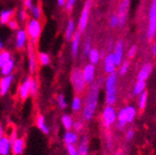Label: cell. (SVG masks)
<instances>
[{
  "label": "cell",
  "mask_w": 156,
  "mask_h": 155,
  "mask_svg": "<svg viewBox=\"0 0 156 155\" xmlns=\"http://www.w3.org/2000/svg\"><path fill=\"white\" fill-rule=\"evenodd\" d=\"M155 132H156V125H155Z\"/></svg>",
  "instance_id": "11a10c76"
},
{
  "label": "cell",
  "mask_w": 156,
  "mask_h": 155,
  "mask_svg": "<svg viewBox=\"0 0 156 155\" xmlns=\"http://www.w3.org/2000/svg\"><path fill=\"white\" fill-rule=\"evenodd\" d=\"M23 5H24V9L27 11H32V9L34 8V2L33 0H23Z\"/></svg>",
  "instance_id": "ee69618b"
},
{
  "label": "cell",
  "mask_w": 156,
  "mask_h": 155,
  "mask_svg": "<svg viewBox=\"0 0 156 155\" xmlns=\"http://www.w3.org/2000/svg\"><path fill=\"white\" fill-rule=\"evenodd\" d=\"M125 137H126L127 141H131L134 137V131L132 130V129H128V130L126 131V136Z\"/></svg>",
  "instance_id": "c3c4849f"
},
{
  "label": "cell",
  "mask_w": 156,
  "mask_h": 155,
  "mask_svg": "<svg viewBox=\"0 0 156 155\" xmlns=\"http://www.w3.org/2000/svg\"><path fill=\"white\" fill-rule=\"evenodd\" d=\"M28 35L26 33V29H17L15 35V48L17 50H23L27 47L28 41Z\"/></svg>",
  "instance_id": "7c38bea8"
},
{
  "label": "cell",
  "mask_w": 156,
  "mask_h": 155,
  "mask_svg": "<svg viewBox=\"0 0 156 155\" xmlns=\"http://www.w3.org/2000/svg\"><path fill=\"white\" fill-rule=\"evenodd\" d=\"M58 7H65L66 3H67V0H56Z\"/></svg>",
  "instance_id": "681fc988"
},
{
  "label": "cell",
  "mask_w": 156,
  "mask_h": 155,
  "mask_svg": "<svg viewBox=\"0 0 156 155\" xmlns=\"http://www.w3.org/2000/svg\"><path fill=\"white\" fill-rule=\"evenodd\" d=\"M92 50V40H91L90 37H88L86 38L85 42H83V56H88L89 53L91 52Z\"/></svg>",
  "instance_id": "836d02e7"
},
{
  "label": "cell",
  "mask_w": 156,
  "mask_h": 155,
  "mask_svg": "<svg viewBox=\"0 0 156 155\" xmlns=\"http://www.w3.org/2000/svg\"><path fill=\"white\" fill-rule=\"evenodd\" d=\"M146 82L144 80H136L133 87V95L134 96H140L143 91H145Z\"/></svg>",
  "instance_id": "f1b7e54d"
},
{
  "label": "cell",
  "mask_w": 156,
  "mask_h": 155,
  "mask_svg": "<svg viewBox=\"0 0 156 155\" xmlns=\"http://www.w3.org/2000/svg\"><path fill=\"white\" fill-rule=\"evenodd\" d=\"M130 1H126V0H122L118 5V19H119V27H124L127 23L128 20V10H129Z\"/></svg>",
  "instance_id": "8fae6325"
},
{
  "label": "cell",
  "mask_w": 156,
  "mask_h": 155,
  "mask_svg": "<svg viewBox=\"0 0 156 155\" xmlns=\"http://www.w3.org/2000/svg\"><path fill=\"white\" fill-rule=\"evenodd\" d=\"M83 75L85 78L86 84L88 85H92L95 80V66L92 63L86 64L83 67Z\"/></svg>",
  "instance_id": "4fadbf2b"
},
{
  "label": "cell",
  "mask_w": 156,
  "mask_h": 155,
  "mask_svg": "<svg viewBox=\"0 0 156 155\" xmlns=\"http://www.w3.org/2000/svg\"><path fill=\"white\" fill-rule=\"evenodd\" d=\"M30 13H32L33 19H37V20L40 19L42 15V10H41V8H40V5H34V8L32 9Z\"/></svg>",
  "instance_id": "d590c367"
},
{
  "label": "cell",
  "mask_w": 156,
  "mask_h": 155,
  "mask_svg": "<svg viewBox=\"0 0 156 155\" xmlns=\"http://www.w3.org/2000/svg\"><path fill=\"white\" fill-rule=\"evenodd\" d=\"M8 137H9V139H10V141H11V142H13V141H14L15 139L19 138V137H17V131H16V129L13 128L12 130H11V132H10V135H9Z\"/></svg>",
  "instance_id": "7dc6e473"
},
{
  "label": "cell",
  "mask_w": 156,
  "mask_h": 155,
  "mask_svg": "<svg viewBox=\"0 0 156 155\" xmlns=\"http://www.w3.org/2000/svg\"><path fill=\"white\" fill-rule=\"evenodd\" d=\"M38 63L41 66H46L50 64V56L46 52H39L38 53Z\"/></svg>",
  "instance_id": "e575fe53"
},
{
  "label": "cell",
  "mask_w": 156,
  "mask_h": 155,
  "mask_svg": "<svg viewBox=\"0 0 156 155\" xmlns=\"http://www.w3.org/2000/svg\"><path fill=\"white\" fill-rule=\"evenodd\" d=\"M80 40H81V33L79 31L76 32L74 35L73 39H72V45H71V54L73 58H76L79 52V46H80Z\"/></svg>",
  "instance_id": "ac0fdd59"
},
{
  "label": "cell",
  "mask_w": 156,
  "mask_h": 155,
  "mask_svg": "<svg viewBox=\"0 0 156 155\" xmlns=\"http://www.w3.org/2000/svg\"><path fill=\"white\" fill-rule=\"evenodd\" d=\"M101 52L98 49L95 48H92V50H91V52L89 53V56H88V59H89V61H90V63L92 64H97L99 63V61H100L101 59Z\"/></svg>",
  "instance_id": "83f0119b"
},
{
  "label": "cell",
  "mask_w": 156,
  "mask_h": 155,
  "mask_svg": "<svg viewBox=\"0 0 156 155\" xmlns=\"http://www.w3.org/2000/svg\"><path fill=\"white\" fill-rule=\"evenodd\" d=\"M15 19H16L20 23H23V24L27 23L29 21L27 10H25V9L19 10V11H17V13H16V17H15Z\"/></svg>",
  "instance_id": "4dcf8cb0"
},
{
  "label": "cell",
  "mask_w": 156,
  "mask_h": 155,
  "mask_svg": "<svg viewBox=\"0 0 156 155\" xmlns=\"http://www.w3.org/2000/svg\"><path fill=\"white\" fill-rule=\"evenodd\" d=\"M147 104V91H143L141 95L139 96L138 99V106L141 111H144Z\"/></svg>",
  "instance_id": "1f68e13d"
},
{
  "label": "cell",
  "mask_w": 156,
  "mask_h": 155,
  "mask_svg": "<svg viewBox=\"0 0 156 155\" xmlns=\"http://www.w3.org/2000/svg\"><path fill=\"white\" fill-rule=\"evenodd\" d=\"M102 79L94 81L88 90L87 96L85 98V102L83 105V118L85 121H90L95 113V110L99 102V96H100V89Z\"/></svg>",
  "instance_id": "6da1fadb"
},
{
  "label": "cell",
  "mask_w": 156,
  "mask_h": 155,
  "mask_svg": "<svg viewBox=\"0 0 156 155\" xmlns=\"http://www.w3.org/2000/svg\"><path fill=\"white\" fill-rule=\"evenodd\" d=\"M66 152L68 155H77V146L75 144H67L66 146Z\"/></svg>",
  "instance_id": "60d3db41"
},
{
  "label": "cell",
  "mask_w": 156,
  "mask_h": 155,
  "mask_svg": "<svg viewBox=\"0 0 156 155\" xmlns=\"http://www.w3.org/2000/svg\"><path fill=\"white\" fill-rule=\"evenodd\" d=\"M111 141H112V139H111V136H107V149H111L112 148V144H111Z\"/></svg>",
  "instance_id": "f5cc1de1"
},
{
  "label": "cell",
  "mask_w": 156,
  "mask_h": 155,
  "mask_svg": "<svg viewBox=\"0 0 156 155\" xmlns=\"http://www.w3.org/2000/svg\"><path fill=\"white\" fill-rule=\"evenodd\" d=\"M25 149L24 138H17L12 142V153L13 155H22Z\"/></svg>",
  "instance_id": "44dd1931"
},
{
  "label": "cell",
  "mask_w": 156,
  "mask_h": 155,
  "mask_svg": "<svg viewBox=\"0 0 156 155\" xmlns=\"http://www.w3.org/2000/svg\"><path fill=\"white\" fill-rule=\"evenodd\" d=\"M136 110L133 105H127L122 107L118 113H117V121L116 127L118 130H122L127 126V124H131L133 119L136 118Z\"/></svg>",
  "instance_id": "3957f363"
},
{
  "label": "cell",
  "mask_w": 156,
  "mask_h": 155,
  "mask_svg": "<svg viewBox=\"0 0 156 155\" xmlns=\"http://www.w3.org/2000/svg\"><path fill=\"white\" fill-rule=\"evenodd\" d=\"M92 5V0H86L83 5V11L80 13V17L78 20V31L80 33H83L88 26L89 22V16H90V9Z\"/></svg>",
  "instance_id": "52a82bcc"
},
{
  "label": "cell",
  "mask_w": 156,
  "mask_h": 155,
  "mask_svg": "<svg viewBox=\"0 0 156 155\" xmlns=\"http://www.w3.org/2000/svg\"><path fill=\"white\" fill-rule=\"evenodd\" d=\"M74 130L76 131V132H78V131H81L83 128V123L81 121H74V126H73Z\"/></svg>",
  "instance_id": "f6af8a7d"
},
{
  "label": "cell",
  "mask_w": 156,
  "mask_h": 155,
  "mask_svg": "<svg viewBox=\"0 0 156 155\" xmlns=\"http://www.w3.org/2000/svg\"><path fill=\"white\" fill-rule=\"evenodd\" d=\"M108 25L111 28H115V27L119 26V19L117 14H112L108 19Z\"/></svg>",
  "instance_id": "f35d334b"
},
{
  "label": "cell",
  "mask_w": 156,
  "mask_h": 155,
  "mask_svg": "<svg viewBox=\"0 0 156 155\" xmlns=\"http://www.w3.org/2000/svg\"><path fill=\"white\" fill-rule=\"evenodd\" d=\"M152 72H153V64H152L151 62H146V63H144L143 65H142V67L140 68L136 78H138V80H144V81H146V79L150 77Z\"/></svg>",
  "instance_id": "e0dca14e"
},
{
  "label": "cell",
  "mask_w": 156,
  "mask_h": 155,
  "mask_svg": "<svg viewBox=\"0 0 156 155\" xmlns=\"http://www.w3.org/2000/svg\"><path fill=\"white\" fill-rule=\"evenodd\" d=\"M42 32V24L40 21L37 19H29V21L26 23V33L28 35L29 42L34 46H36L38 42V39Z\"/></svg>",
  "instance_id": "277c9868"
},
{
  "label": "cell",
  "mask_w": 156,
  "mask_h": 155,
  "mask_svg": "<svg viewBox=\"0 0 156 155\" xmlns=\"http://www.w3.org/2000/svg\"><path fill=\"white\" fill-rule=\"evenodd\" d=\"M38 91V80L35 77L32 78V85H30V97H36Z\"/></svg>",
  "instance_id": "ab89813d"
},
{
  "label": "cell",
  "mask_w": 156,
  "mask_h": 155,
  "mask_svg": "<svg viewBox=\"0 0 156 155\" xmlns=\"http://www.w3.org/2000/svg\"><path fill=\"white\" fill-rule=\"evenodd\" d=\"M61 123H62V125H63V127L66 129V130H72V128H73V126H74L73 118H72L71 115H68V114L62 115Z\"/></svg>",
  "instance_id": "4316f807"
},
{
  "label": "cell",
  "mask_w": 156,
  "mask_h": 155,
  "mask_svg": "<svg viewBox=\"0 0 156 155\" xmlns=\"http://www.w3.org/2000/svg\"><path fill=\"white\" fill-rule=\"evenodd\" d=\"M36 125H37V127H38V128L42 131V133H44V135H48V133L50 132V128L47 126L46 118H44V116L42 114H38V115H37V117H36Z\"/></svg>",
  "instance_id": "cb8c5ba5"
},
{
  "label": "cell",
  "mask_w": 156,
  "mask_h": 155,
  "mask_svg": "<svg viewBox=\"0 0 156 155\" xmlns=\"http://www.w3.org/2000/svg\"><path fill=\"white\" fill-rule=\"evenodd\" d=\"M77 155H89V144H88V138L83 136L79 141L77 146Z\"/></svg>",
  "instance_id": "603a6c76"
},
{
  "label": "cell",
  "mask_w": 156,
  "mask_h": 155,
  "mask_svg": "<svg viewBox=\"0 0 156 155\" xmlns=\"http://www.w3.org/2000/svg\"><path fill=\"white\" fill-rule=\"evenodd\" d=\"M76 34V23L73 19L68 20L67 24L65 27V33H64V36H65L66 41H72L74 35Z\"/></svg>",
  "instance_id": "ffe728a7"
},
{
  "label": "cell",
  "mask_w": 156,
  "mask_h": 155,
  "mask_svg": "<svg viewBox=\"0 0 156 155\" xmlns=\"http://www.w3.org/2000/svg\"><path fill=\"white\" fill-rule=\"evenodd\" d=\"M14 66H15V63H14V60L11 59V60L8 62L5 65H3L2 67L0 68V74L2 76H8V75H12L13 70H14Z\"/></svg>",
  "instance_id": "484cf974"
},
{
  "label": "cell",
  "mask_w": 156,
  "mask_h": 155,
  "mask_svg": "<svg viewBox=\"0 0 156 155\" xmlns=\"http://www.w3.org/2000/svg\"><path fill=\"white\" fill-rule=\"evenodd\" d=\"M56 103H58V106L61 110H65L67 107V102H66V99L64 97V95H58V98H56Z\"/></svg>",
  "instance_id": "8d00e7d4"
},
{
  "label": "cell",
  "mask_w": 156,
  "mask_h": 155,
  "mask_svg": "<svg viewBox=\"0 0 156 155\" xmlns=\"http://www.w3.org/2000/svg\"><path fill=\"white\" fill-rule=\"evenodd\" d=\"M103 67H104V72L106 74H112L114 72H116V61H115V56L113 54V52L107 53L104 56V63H103Z\"/></svg>",
  "instance_id": "5bb4252c"
},
{
  "label": "cell",
  "mask_w": 156,
  "mask_h": 155,
  "mask_svg": "<svg viewBox=\"0 0 156 155\" xmlns=\"http://www.w3.org/2000/svg\"><path fill=\"white\" fill-rule=\"evenodd\" d=\"M12 152V142L10 141L9 137L5 136L0 139V155H10Z\"/></svg>",
  "instance_id": "d6986e66"
},
{
  "label": "cell",
  "mask_w": 156,
  "mask_h": 155,
  "mask_svg": "<svg viewBox=\"0 0 156 155\" xmlns=\"http://www.w3.org/2000/svg\"><path fill=\"white\" fill-rule=\"evenodd\" d=\"M113 54L115 56V61H116L117 66H119L124 61V42L122 40H117L116 44L114 45V49H113Z\"/></svg>",
  "instance_id": "9a60e30c"
},
{
  "label": "cell",
  "mask_w": 156,
  "mask_h": 155,
  "mask_svg": "<svg viewBox=\"0 0 156 155\" xmlns=\"http://www.w3.org/2000/svg\"><path fill=\"white\" fill-rule=\"evenodd\" d=\"M83 100H81V98L79 97V96H75V97L73 98V100H72V104H71V107L72 110H73L74 112H78L80 111V110H83Z\"/></svg>",
  "instance_id": "f546056e"
},
{
  "label": "cell",
  "mask_w": 156,
  "mask_h": 155,
  "mask_svg": "<svg viewBox=\"0 0 156 155\" xmlns=\"http://www.w3.org/2000/svg\"><path fill=\"white\" fill-rule=\"evenodd\" d=\"M151 52H152V56H156V42L153 44V46H152Z\"/></svg>",
  "instance_id": "f907efd6"
},
{
  "label": "cell",
  "mask_w": 156,
  "mask_h": 155,
  "mask_svg": "<svg viewBox=\"0 0 156 155\" xmlns=\"http://www.w3.org/2000/svg\"><path fill=\"white\" fill-rule=\"evenodd\" d=\"M126 1H130V0H126Z\"/></svg>",
  "instance_id": "9f6ffc18"
},
{
  "label": "cell",
  "mask_w": 156,
  "mask_h": 155,
  "mask_svg": "<svg viewBox=\"0 0 156 155\" xmlns=\"http://www.w3.org/2000/svg\"><path fill=\"white\" fill-rule=\"evenodd\" d=\"M32 78L30 76L26 77L22 82L21 85L17 88V97L21 101H25L27 98L30 96V85H32Z\"/></svg>",
  "instance_id": "30bf717a"
},
{
  "label": "cell",
  "mask_w": 156,
  "mask_h": 155,
  "mask_svg": "<svg viewBox=\"0 0 156 155\" xmlns=\"http://www.w3.org/2000/svg\"><path fill=\"white\" fill-rule=\"evenodd\" d=\"M146 40L151 41L156 37V0H152L149 11V24L146 28Z\"/></svg>",
  "instance_id": "8992f818"
},
{
  "label": "cell",
  "mask_w": 156,
  "mask_h": 155,
  "mask_svg": "<svg viewBox=\"0 0 156 155\" xmlns=\"http://www.w3.org/2000/svg\"><path fill=\"white\" fill-rule=\"evenodd\" d=\"M130 66V62L129 60L128 61H122V63L119 65V70H118V75H125V74L128 72Z\"/></svg>",
  "instance_id": "74e56055"
},
{
  "label": "cell",
  "mask_w": 156,
  "mask_h": 155,
  "mask_svg": "<svg viewBox=\"0 0 156 155\" xmlns=\"http://www.w3.org/2000/svg\"><path fill=\"white\" fill-rule=\"evenodd\" d=\"M27 51V56H28V67H29V73L35 74L37 70V64L38 63V54H36V50H35V46L32 45L30 42L27 44L26 47Z\"/></svg>",
  "instance_id": "9c48e42d"
},
{
  "label": "cell",
  "mask_w": 156,
  "mask_h": 155,
  "mask_svg": "<svg viewBox=\"0 0 156 155\" xmlns=\"http://www.w3.org/2000/svg\"><path fill=\"white\" fill-rule=\"evenodd\" d=\"M76 3V0H67V3H66L65 5V9L67 12H71L72 9L74 8V5H75Z\"/></svg>",
  "instance_id": "bcb514c9"
},
{
  "label": "cell",
  "mask_w": 156,
  "mask_h": 155,
  "mask_svg": "<svg viewBox=\"0 0 156 155\" xmlns=\"http://www.w3.org/2000/svg\"><path fill=\"white\" fill-rule=\"evenodd\" d=\"M14 10L9 9V10H3L0 12V24L5 25L8 24L10 20L13 19V15H14Z\"/></svg>",
  "instance_id": "d4e9b609"
},
{
  "label": "cell",
  "mask_w": 156,
  "mask_h": 155,
  "mask_svg": "<svg viewBox=\"0 0 156 155\" xmlns=\"http://www.w3.org/2000/svg\"><path fill=\"white\" fill-rule=\"evenodd\" d=\"M117 121V113L113 105H106L102 111V123L103 126L108 129Z\"/></svg>",
  "instance_id": "ba28073f"
},
{
  "label": "cell",
  "mask_w": 156,
  "mask_h": 155,
  "mask_svg": "<svg viewBox=\"0 0 156 155\" xmlns=\"http://www.w3.org/2000/svg\"><path fill=\"white\" fill-rule=\"evenodd\" d=\"M13 75H8V76H2L0 78V96L3 97L8 93L10 87L13 82Z\"/></svg>",
  "instance_id": "2e32d148"
},
{
  "label": "cell",
  "mask_w": 156,
  "mask_h": 155,
  "mask_svg": "<svg viewBox=\"0 0 156 155\" xmlns=\"http://www.w3.org/2000/svg\"><path fill=\"white\" fill-rule=\"evenodd\" d=\"M136 52H138V47L136 46V45H132L131 47L129 48V50H128V52H127V56H128V59H132L136 56Z\"/></svg>",
  "instance_id": "7bdbcfd3"
},
{
  "label": "cell",
  "mask_w": 156,
  "mask_h": 155,
  "mask_svg": "<svg viewBox=\"0 0 156 155\" xmlns=\"http://www.w3.org/2000/svg\"><path fill=\"white\" fill-rule=\"evenodd\" d=\"M117 81H118V73L114 72L108 74L105 79V102L106 105H113L117 101Z\"/></svg>",
  "instance_id": "7a4b0ae2"
},
{
  "label": "cell",
  "mask_w": 156,
  "mask_h": 155,
  "mask_svg": "<svg viewBox=\"0 0 156 155\" xmlns=\"http://www.w3.org/2000/svg\"><path fill=\"white\" fill-rule=\"evenodd\" d=\"M3 50V44H2V41H1V39H0V52Z\"/></svg>",
  "instance_id": "db71d44e"
},
{
  "label": "cell",
  "mask_w": 156,
  "mask_h": 155,
  "mask_svg": "<svg viewBox=\"0 0 156 155\" xmlns=\"http://www.w3.org/2000/svg\"><path fill=\"white\" fill-rule=\"evenodd\" d=\"M78 133L76 131L72 130H66L63 136V141L66 146L67 144H76L78 142Z\"/></svg>",
  "instance_id": "7402d4cb"
},
{
  "label": "cell",
  "mask_w": 156,
  "mask_h": 155,
  "mask_svg": "<svg viewBox=\"0 0 156 155\" xmlns=\"http://www.w3.org/2000/svg\"><path fill=\"white\" fill-rule=\"evenodd\" d=\"M11 59H12V56H11L10 51H8V50L1 51V52H0V68L2 67L3 65H5Z\"/></svg>",
  "instance_id": "d6a6232c"
},
{
  "label": "cell",
  "mask_w": 156,
  "mask_h": 155,
  "mask_svg": "<svg viewBox=\"0 0 156 155\" xmlns=\"http://www.w3.org/2000/svg\"><path fill=\"white\" fill-rule=\"evenodd\" d=\"M71 81L74 87V91H75L76 96H80L81 93H83L87 84H86L85 78H83V70L78 67L73 68L71 72Z\"/></svg>",
  "instance_id": "5b68a950"
},
{
  "label": "cell",
  "mask_w": 156,
  "mask_h": 155,
  "mask_svg": "<svg viewBox=\"0 0 156 155\" xmlns=\"http://www.w3.org/2000/svg\"><path fill=\"white\" fill-rule=\"evenodd\" d=\"M5 137V128H3V126L0 124V139L3 138Z\"/></svg>",
  "instance_id": "816d5d0a"
},
{
  "label": "cell",
  "mask_w": 156,
  "mask_h": 155,
  "mask_svg": "<svg viewBox=\"0 0 156 155\" xmlns=\"http://www.w3.org/2000/svg\"><path fill=\"white\" fill-rule=\"evenodd\" d=\"M7 25L11 29H13V31H17V29H20L19 28V21H17V20L15 19V17H13V19L10 20L9 22H8Z\"/></svg>",
  "instance_id": "b9f144b4"
}]
</instances>
